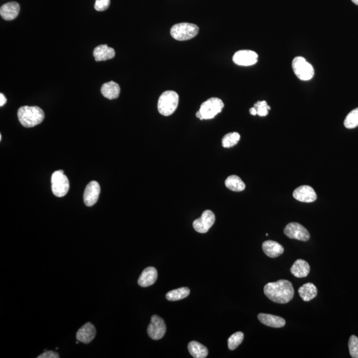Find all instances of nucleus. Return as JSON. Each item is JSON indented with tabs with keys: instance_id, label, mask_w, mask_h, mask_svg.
Masks as SVG:
<instances>
[{
	"instance_id": "393cba45",
	"label": "nucleus",
	"mask_w": 358,
	"mask_h": 358,
	"mask_svg": "<svg viewBox=\"0 0 358 358\" xmlns=\"http://www.w3.org/2000/svg\"><path fill=\"white\" fill-rule=\"evenodd\" d=\"M189 295L190 289L188 287H181L167 293L166 299L169 301H179L185 299Z\"/></svg>"
},
{
	"instance_id": "5701e85b",
	"label": "nucleus",
	"mask_w": 358,
	"mask_h": 358,
	"mask_svg": "<svg viewBox=\"0 0 358 358\" xmlns=\"http://www.w3.org/2000/svg\"><path fill=\"white\" fill-rule=\"evenodd\" d=\"M188 348L190 354L194 358H205L209 353L207 347L195 341L188 344Z\"/></svg>"
},
{
	"instance_id": "20e7f679",
	"label": "nucleus",
	"mask_w": 358,
	"mask_h": 358,
	"mask_svg": "<svg viewBox=\"0 0 358 358\" xmlns=\"http://www.w3.org/2000/svg\"><path fill=\"white\" fill-rule=\"evenodd\" d=\"M199 27L192 23H181L173 25L171 35L177 41H187L198 35Z\"/></svg>"
},
{
	"instance_id": "bb28decb",
	"label": "nucleus",
	"mask_w": 358,
	"mask_h": 358,
	"mask_svg": "<svg viewBox=\"0 0 358 358\" xmlns=\"http://www.w3.org/2000/svg\"><path fill=\"white\" fill-rule=\"evenodd\" d=\"M344 126L348 129H353L358 126V108L350 111L344 122Z\"/></svg>"
},
{
	"instance_id": "9b49d317",
	"label": "nucleus",
	"mask_w": 358,
	"mask_h": 358,
	"mask_svg": "<svg viewBox=\"0 0 358 358\" xmlns=\"http://www.w3.org/2000/svg\"><path fill=\"white\" fill-rule=\"evenodd\" d=\"M258 55L250 50H241L233 56V61L239 66H248L257 63Z\"/></svg>"
},
{
	"instance_id": "e433bc0d",
	"label": "nucleus",
	"mask_w": 358,
	"mask_h": 358,
	"mask_svg": "<svg viewBox=\"0 0 358 358\" xmlns=\"http://www.w3.org/2000/svg\"><path fill=\"white\" fill-rule=\"evenodd\" d=\"M2 135H0V140L2 141Z\"/></svg>"
},
{
	"instance_id": "4be33fe9",
	"label": "nucleus",
	"mask_w": 358,
	"mask_h": 358,
	"mask_svg": "<svg viewBox=\"0 0 358 358\" xmlns=\"http://www.w3.org/2000/svg\"><path fill=\"white\" fill-rule=\"evenodd\" d=\"M299 294L304 301L308 302L314 299L318 294L316 287L311 283H307L299 289Z\"/></svg>"
},
{
	"instance_id": "cd10ccee",
	"label": "nucleus",
	"mask_w": 358,
	"mask_h": 358,
	"mask_svg": "<svg viewBox=\"0 0 358 358\" xmlns=\"http://www.w3.org/2000/svg\"><path fill=\"white\" fill-rule=\"evenodd\" d=\"M244 334L242 332H235L228 338V348L230 350H234L243 342Z\"/></svg>"
},
{
	"instance_id": "423d86ee",
	"label": "nucleus",
	"mask_w": 358,
	"mask_h": 358,
	"mask_svg": "<svg viewBox=\"0 0 358 358\" xmlns=\"http://www.w3.org/2000/svg\"><path fill=\"white\" fill-rule=\"evenodd\" d=\"M69 181L67 177L60 171H55L51 177V188L55 196H65L69 190Z\"/></svg>"
},
{
	"instance_id": "c9c22d12",
	"label": "nucleus",
	"mask_w": 358,
	"mask_h": 358,
	"mask_svg": "<svg viewBox=\"0 0 358 358\" xmlns=\"http://www.w3.org/2000/svg\"><path fill=\"white\" fill-rule=\"evenodd\" d=\"M351 2H352L353 4H355V5L358 6V0H351Z\"/></svg>"
},
{
	"instance_id": "f03ea898",
	"label": "nucleus",
	"mask_w": 358,
	"mask_h": 358,
	"mask_svg": "<svg viewBox=\"0 0 358 358\" xmlns=\"http://www.w3.org/2000/svg\"><path fill=\"white\" fill-rule=\"evenodd\" d=\"M18 116L23 127L33 128L44 121L45 113L39 107L25 106L19 109Z\"/></svg>"
},
{
	"instance_id": "473e14b6",
	"label": "nucleus",
	"mask_w": 358,
	"mask_h": 358,
	"mask_svg": "<svg viewBox=\"0 0 358 358\" xmlns=\"http://www.w3.org/2000/svg\"><path fill=\"white\" fill-rule=\"evenodd\" d=\"M6 102H7V98L4 96V94L1 93L0 94V106L2 107L5 105Z\"/></svg>"
},
{
	"instance_id": "6e6552de",
	"label": "nucleus",
	"mask_w": 358,
	"mask_h": 358,
	"mask_svg": "<svg viewBox=\"0 0 358 358\" xmlns=\"http://www.w3.org/2000/svg\"><path fill=\"white\" fill-rule=\"evenodd\" d=\"M166 325L164 319L153 315L151 317V323L147 328V333L149 337L154 340L162 339L166 332Z\"/></svg>"
},
{
	"instance_id": "c85d7f7f",
	"label": "nucleus",
	"mask_w": 358,
	"mask_h": 358,
	"mask_svg": "<svg viewBox=\"0 0 358 358\" xmlns=\"http://www.w3.org/2000/svg\"><path fill=\"white\" fill-rule=\"evenodd\" d=\"M349 354L353 358H358V338L352 335L349 338L348 342Z\"/></svg>"
},
{
	"instance_id": "ddd939ff",
	"label": "nucleus",
	"mask_w": 358,
	"mask_h": 358,
	"mask_svg": "<svg viewBox=\"0 0 358 358\" xmlns=\"http://www.w3.org/2000/svg\"><path fill=\"white\" fill-rule=\"evenodd\" d=\"M293 197L300 202L310 203L316 200L317 195L311 186L303 185L296 188L293 192Z\"/></svg>"
},
{
	"instance_id": "aec40b11",
	"label": "nucleus",
	"mask_w": 358,
	"mask_h": 358,
	"mask_svg": "<svg viewBox=\"0 0 358 358\" xmlns=\"http://www.w3.org/2000/svg\"><path fill=\"white\" fill-rule=\"evenodd\" d=\"M310 265L303 259H297L291 268V273L297 278L306 277L309 274Z\"/></svg>"
},
{
	"instance_id": "72a5a7b5",
	"label": "nucleus",
	"mask_w": 358,
	"mask_h": 358,
	"mask_svg": "<svg viewBox=\"0 0 358 358\" xmlns=\"http://www.w3.org/2000/svg\"><path fill=\"white\" fill-rule=\"evenodd\" d=\"M250 112L252 115H257L256 108H254H254H250Z\"/></svg>"
},
{
	"instance_id": "c756f323",
	"label": "nucleus",
	"mask_w": 358,
	"mask_h": 358,
	"mask_svg": "<svg viewBox=\"0 0 358 358\" xmlns=\"http://www.w3.org/2000/svg\"><path fill=\"white\" fill-rule=\"evenodd\" d=\"M254 107L256 108L257 115L261 117L266 116L269 110H271V107L268 106L266 101H258Z\"/></svg>"
},
{
	"instance_id": "f257e3e1",
	"label": "nucleus",
	"mask_w": 358,
	"mask_h": 358,
	"mask_svg": "<svg viewBox=\"0 0 358 358\" xmlns=\"http://www.w3.org/2000/svg\"><path fill=\"white\" fill-rule=\"evenodd\" d=\"M264 293L274 303L286 304L293 299L295 291L290 282L282 280L265 285Z\"/></svg>"
},
{
	"instance_id": "7ed1b4c3",
	"label": "nucleus",
	"mask_w": 358,
	"mask_h": 358,
	"mask_svg": "<svg viewBox=\"0 0 358 358\" xmlns=\"http://www.w3.org/2000/svg\"><path fill=\"white\" fill-rule=\"evenodd\" d=\"M179 96L175 91L164 92L158 101V110L164 116L172 115L179 105Z\"/></svg>"
},
{
	"instance_id": "f8f14e48",
	"label": "nucleus",
	"mask_w": 358,
	"mask_h": 358,
	"mask_svg": "<svg viewBox=\"0 0 358 358\" xmlns=\"http://www.w3.org/2000/svg\"><path fill=\"white\" fill-rule=\"evenodd\" d=\"M100 184L96 181H92L87 186L84 192V202L87 207L95 205L99 198Z\"/></svg>"
},
{
	"instance_id": "a211bd4d",
	"label": "nucleus",
	"mask_w": 358,
	"mask_h": 358,
	"mask_svg": "<svg viewBox=\"0 0 358 358\" xmlns=\"http://www.w3.org/2000/svg\"><path fill=\"white\" fill-rule=\"evenodd\" d=\"M93 55L96 61H104L113 59L115 52L114 49L107 45H101L94 49Z\"/></svg>"
},
{
	"instance_id": "7c9ffc66",
	"label": "nucleus",
	"mask_w": 358,
	"mask_h": 358,
	"mask_svg": "<svg viewBox=\"0 0 358 358\" xmlns=\"http://www.w3.org/2000/svg\"><path fill=\"white\" fill-rule=\"evenodd\" d=\"M110 0H96L94 8L98 12L106 10L110 6Z\"/></svg>"
},
{
	"instance_id": "9d476101",
	"label": "nucleus",
	"mask_w": 358,
	"mask_h": 358,
	"mask_svg": "<svg viewBox=\"0 0 358 358\" xmlns=\"http://www.w3.org/2000/svg\"><path fill=\"white\" fill-rule=\"evenodd\" d=\"M216 217L213 212L211 211H204L201 218H198L193 222V228L197 232L205 233L208 232L214 222Z\"/></svg>"
},
{
	"instance_id": "f3484780",
	"label": "nucleus",
	"mask_w": 358,
	"mask_h": 358,
	"mask_svg": "<svg viewBox=\"0 0 358 358\" xmlns=\"http://www.w3.org/2000/svg\"><path fill=\"white\" fill-rule=\"evenodd\" d=\"M263 252L271 258H275L280 256L284 252V248L280 244L271 240L263 242L262 245Z\"/></svg>"
},
{
	"instance_id": "1a4fd4ad",
	"label": "nucleus",
	"mask_w": 358,
	"mask_h": 358,
	"mask_svg": "<svg viewBox=\"0 0 358 358\" xmlns=\"http://www.w3.org/2000/svg\"><path fill=\"white\" fill-rule=\"evenodd\" d=\"M284 233L291 239L306 242L310 239L308 230L303 226L297 222L289 223L284 230Z\"/></svg>"
},
{
	"instance_id": "412c9836",
	"label": "nucleus",
	"mask_w": 358,
	"mask_h": 358,
	"mask_svg": "<svg viewBox=\"0 0 358 358\" xmlns=\"http://www.w3.org/2000/svg\"><path fill=\"white\" fill-rule=\"evenodd\" d=\"M101 93L105 98L109 100L116 99L120 94V86L113 81L105 83L101 88Z\"/></svg>"
},
{
	"instance_id": "6ab92c4d",
	"label": "nucleus",
	"mask_w": 358,
	"mask_h": 358,
	"mask_svg": "<svg viewBox=\"0 0 358 358\" xmlns=\"http://www.w3.org/2000/svg\"><path fill=\"white\" fill-rule=\"evenodd\" d=\"M259 321L263 325L272 328H282L285 325V319L275 315L260 313L258 315Z\"/></svg>"
},
{
	"instance_id": "2eb2a0df",
	"label": "nucleus",
	"mask_w": 358,
	"mask_h": 358,
	"mask_svg": "<svg viewBox=\"0 0 358 358\" xmlns=\"http://www.w3.org/2000/svg\"><path fill=\"white\" fill-rule=\"evenodd\" d=\"M20 6L18 2H11L4 4L0 8V15L6 21H12L18 17Z\"/></svg>"
},
{
	"instance_id": "dca6fc26",
	"label": "nucleus",
	"mask_w": 358,
	"mask_h": 358,
	"mask_svg": "<svg viewBox=\"0 0 358 358\" xmlns=\"http://www.w3.org/2000/svg\"><path fill=\"white\" fill-rule=\"evenodd\" d=\"M157 271L155 267H149L144 269L138 280L139 286L147 287L151 286L157 280Z\"/></svg>"
},
{
	"instance_id": "f704fd0d",
	"label": "nucleus",
	"mask_w": 358,
	"mask_h": 358,
	"mask_svg": "<svg viewBox=\"0 0 358 358\" xmlns=\"http://www.w3.org/2000/svg\"><path fill=\"white\" fill-rule=\"evenodd\" d=\"M196 117H198V119H200L201 120H203V117L202 115V113H201L200 110H198L197 111L196 113Z\"/></svg>"
},
{
	"instance_id": "39448f33",
	"label": "nucleus",
	"mask_w": 358,
	"mask_h": 358,
	"mask_svg": "<svg viewBox=\"0 0 358 358\" xmlns=\"http://www.w3.org/2000/svg\"><path fill=\"white\" fill-rule=\"evenodd\" d=\"M292 66L294 73L300 80L308 81L311 80L314 76V68L303 57H295L293 59Z\"/></svg>"
},
{
	"instance_id": "2f4dec72",
	"label": "nucleus",
	"mask_w": 358,
	"mask_h": 358,
	"mask_svg": "<svg viewBox=\"0 0 358 358\" xmlns=\"http://www.w3.org/2000/svg\"><path fill=\"white\" fill-rule=\"evenodd\" d=\"M59 355L53 351H45L42 354L38 355L37 358H59Z\"/></svg>"
},
{
	"instance_id": "4468645a",
	"label": "nucleus",
	"mask_w": 358,
	"mask_h": 358,
	"mask_svg": "<svg viewBox=\"0 0 358 358\" xmlns=\"http://www.w3.org/2000/svg\"><path fill=\"white\" fill-rule=\"evenodd\" d=\"M96 334V331L94 326L88 323L76 332V339L84 344H89L95 338Z\"/></svg>"
},
{
	"instance_id": "0eeeda50",
	"label": "nucleus",
	"mask_w": 358,
	"mask_h": 358,
	"mask_svg": "<svg viewBox=\"0 0 358 358\" xmlns=\"http://www.w3.org/2000/svg\"><path fill=\"white\" fill-rule=\"evenodd\" d=\"M224 106V103L220 98H211L203 103L199 110L204 120H211L220 113Z\"/></svg>"
},
{
	"instance_id": "b1692460",
	"label": "nucleus",
	"mask_w": 358,
	"mask_h": 358,
	"mask_svg": "<svg viewBox=\"0 0 358 358\" xmlns=\"http://www.w3.org/2000/svg\"><path fill=\"white\" fill-rule=\"evenodd\" d=\"M226 187L232 191L241 192L245 189L246 185L238 176L231 175L225 181Z\"/></svg>"
},
{
	"instance_id": "a878e982",
	"label": "nucleus",
	"mask_w": 358,
	"mask_h": 358,
	"mask_svg": "<svg viewBox=\"0 0 358 358\" xmlns=\"http://www.w3.org/2000/svg\"><path fill=\"white\" fill-rule=\"evenodd\" d=\"M240 139V135L237 132L229 133L222 139V146L230 148L236 145Z\"/></svg>"
}]
</instances>
